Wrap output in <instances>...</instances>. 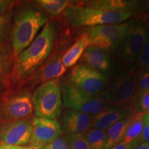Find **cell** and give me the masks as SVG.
I'll return each instance as SVG.
<instances>
[{
    "mask_svg": "<svg viewBox=\"0 0 149 149\" xmlns=\"http://www.w3.org/2000/svg\"><path fill=\"white\" fill-rule=\"evenodd\" d=\"M19 147L20 146H11V145L1 144L0 149H19Z\"/></svg>",
    "mask_w": 149,
    "mask_h": 149,
    "instance_id": "obj_33",
    "label": "cell"
},
{
    "mask_svg": "<svg viewBox=\"0 0 149 149\" xmlns=\"http://www.w3.org/2000/svg\"><path fill=\"white\" fill-rule=\"evenodd\" d=\"M33 112L32 94L26 88L4 93L0 97V122L29 120Z\"/></svg>",
    "mask_w": 149,
    "mask_h": 149,
    "instance_id": "obj_6",
    "label": "cell"
},
{
    "mask_svg": "<svg viewBox=\"0 0 149 149\" xmlns=\"http://www.w3.org/2000/svg\"><path fill=\"white\" fill-rule=\"evenodd\" d=\"M36 2L46 13L53 17L59 15L71 3L67 0H39Z\"/></svg>",
    "mask_w": 149,
    "mask_h": 149,
    "instance_id": "obj_20",
    "label": "cell"
},
{
    "mask_svg": "<svg viewBox=\"0 0 149 149\" xmlns=\"http://www.w3.org/2000/svg\"><path fill=\"white\" fill-rule=\"evenodd\" d=\"M134 115L135 113L132 110L113 107L93 115L92 128L107 130L118 121Z\"/></svg>",
    "mask_w": 149,
    "mask_h": 149,
    "instance_id": "obj_15",
    "label": "cell"
},
{
    "mask_svg": "<svg viewBox=\"0 0 149 149\" xmlns=\"http://www.w3.org/2000/svg\"><path fill=\"white\" fill-rule=\"evenodd\" d=\"M130 24L127 22L97 26L88 29V46L101 48L109 52L122 43L127 34Z\"/></svg>",
    "mask_w": 149,
    "mask_h": 149,
    "instance_id": "obj_8",
    "label": "cell"
},
{
    "mask_svg": "<svg viewBox=\"0 0 149 149\" xmlns=\"http://www.w3.org/2000/svg\"><path fill=\"white\" fill-rule=\"evenodd\" d=\"M12 3L13 2L11 1L0 0V15L6 13L7 11L9 10V8Z\"/></svg>",
    "mask_w": 149,
    "mask_h": 149,
    "instance_id": "obj_30",
    "label": "cell"
},
{
    "mask_svg": "<svg viewBox=\"0 0 149 149\" xmlns=\"http://www.w3.org/2000/svg\"><path fill=\"white\" fill-rule=\"evenodd\" d=\"M133 111L135 114L149 113V92L140 93L136 95L133 107Z\"/></svg>",
    "mask_w": 149,
    "mask_h": 149,
    "instance_id": "obj_24",
    "label": "cell"
},
{
    "mask_svg": "<svg viewBox=\"0 0 149 149\" xmlns=\"http://www.w3.org/2000/svg\"><path fill=\"white\" fill-rule=\"evenodd\" d=\"M148 37L147 26L143 24H130L125 38L123 41L122 55L127 63L135 61L144 47Z\"/></svg>",
    "mask_w": 149,
    "mask_h": 149,
    "instance_id": "obj_12",
    "label": "cell"
},
{
    "mask_svg": "<svg viewBox=\"0 0 149 149\" xmlns=\"http://www.w3.org/2000/svg\"><path fill=\"white\" fill-rule=\"evenodd\" d=\"M69 149H91L84 133H70L66 135Z\"/></svg>",
    "mask_w": 149,
    "mask_h": 149,
    "instance_id": "obj_23",
    "label": "cell"
},
{
    "mask_svg": "<svg viewBox=\"0 0 149 149\" xmlns=\"http://www.w3.org/2000/svg\"><path fill=\"white\" fill-rule=\"evenodd\" d=\"M145 122L144 114L139 113L135 114L133 120L126 129L123 136L121 142L126 144H131L133 149L139 146L138 139L140 137ZM120 142V143H121Z\"/></svg>",
    "mask_w": 149,
    "mask_h": 149,
    "instance_id": "obj_19",
    "label": "cell"
},
{
    "mask_svg": "<svg viewBox=\"0 0 149 149\" xmlns=\"http://www.w3.org/2000/svg\"><path fill=\"white\" fill-rule=\"evenodd\" d=\"M135 149H149V144L147 143L143 142Z\"/></svg>",
    "mask_w": 149,
    "mask_h": 149,
    "instance_id": "obj_34",
    "label": "cell"
},
{
    "mask_svg": "<svg viewBox=\"0 0 149 149\" xmlns=\"http://www.w3.org/2000/svg\"><path fill=\"white\" fill-rule=\"evenodd\" d=\"M147 30H148V34L149 36V24H148V27H147Z\"/></svg>",
    "mask_w": 149,
    "mask_h": 149,
    "instance_id": "obj_37",
    "label": "cell"
},
{
    "mask_svg": "<svg viewBox=\"0 0 149 149\" xmlns=\"http://www.w3.org/2000/svg\"><path fill=\"white\" fill-rule=\"evenodd\" d=\"M144 118H145V122H144V127H143L141 135L138 139V143L139 145L143 142L147 143V144H149V122L146 119V116H145V113H144Z\"/></svg>",
    "mask_w": 149,
    "mask_h": 149,
    "instance_id": "obj_29",
    "label": "cell"
},
{
    "mask_svg": "<svg viewBox=\"0 0 149 149\" xmlns=\"http://www.w3.org/2000/svg\"><path fill=\"white\" fill-rule=\"evenodd\" d=\"M91 149H104L107 141V130L91 128L84 133Z\"/></svg>",
    "mask_w": 149,
    "mask_h": 149,
    "instance_id": "obj_21",
    "label": "cell"
},
{
    "mask_svg": "<svg viewBox=\"0 0 149 149\" xmlns=\"http://www.w3.org/2000/svg\"><path fill=\"white\" fill-rule=\"evenodd\" d=\"M61 95L62 106L64 108L88 115H97L113 107L100 94L94 95L84 92L68 81L61 86Z\"/></svg>",
    "mask_w": 149,
    "mask_h": 149,
    "instance_id": "obj_5",
    "label": "cell"
},
{
    "mask_svg": "<svg viewBox=\"0 0 149 149\" xmlns=\"http://www.w3.org/2000/svg\"><path fill=\"white\" fill-rule=\"evenodd\" d=\"M57 120L35 117L32 120V133L28 145L45 147L61 135Z\"/></svg>",
    "mask_w": 149,
    "mask_h": 149,
    "instance_id": "obj_11",
    "label": "cell"
},
{
    "mask_svg": "<svg viewBox=\"0 0 149 149\" xmlns=\"http://www.w3.org/2000/svg\"><path fill=\"white\" fill-rule=\"evenodd\" d=\"M48 17L35 8H25L16 13L11 30L13 56L16 58L32 43Z\"/></svg>",
    "mask_w": 149,
    "mask_h": 149,
    "instance_id": "obj_3",
    "label": "cell"
},
{
    "mask_svg": "<svg viewBox=\"0 0 149 149\" xmlns=\"http://www.w3.org/2000/svg\"><path fill=\"white\" fill-rule=\"evenodd\" d=\"M55 40L54 27L47 23L34 41L15 58L11 69L10 79L16 84L26 82L49 57Z\"/></svg>",
    "mask_w": 149,
    "mask_h": 149,
    "instance_id": "obj_1",
    "label": "cell"
},
{
    "mask_svg": "<svg viewBox=\"0 0 149 149\" xmlns=\"http://www.w3.org/2000/svg\"><path fill=\"white\" fill-rule=\"evenodd\" d=\"M135 115L126 117L118 121L107 130V141L104 149H110L115 145L120 144Z\"/></svg>",
    "mask_w": 149,
    "mask_h": 149,
    "instance_id": "obj_18",
    "label": "cell"
},
{
    "mask_svg": "<svg viewBox=\"0 0 149 149\" xmlns=\"http://www.w3.org/2000/svg\"><path fill=\"white\" fill-rule=\"evenodd\" d=\"M88 46V35L86 33H82L77 37L74 44L62 55L61 61L64 66L66 68L75 66Z\"/></svg>",
    "mask_w": 149,
    "mask_h": 149,
    "instance_id": "obj_17",
    "label": "cell"
},
{
    "mask_svg": "<svg viewBox=\"0 0 149 149\" xmlns=\"http://www.w3.org/2000/svg\"><path fill=\"white\" fill-rule=\"evenodd\" d=\"M110 149H133V148L131 144H126V143L121 142Z\"/></svg>",
    "mask_w": 149,
    "mask_h": 149,
    "instance_id": "obj_31",
    "label": "cell"
},
{
    "mask_svg": "<svg viewBox=\"0 0 149 149\" xmlns=\"http://www.w3.org/2000/svg\"><path fill=\"white\" fill-rule=\"evenodd\" d=\"M10 57L4 48H0V88L6 85L10 78Z\"/></svg>",
    "mask_w": 149,
    "mask_h": 149,
    "instance_id": "obj_22",
    "label": "cell"
},
{
    "mask_svg": "<svg viewBox=\"0 0 149 149\" xmlns=\"http://www.w3.org/2000/svg\"><path fill=\"white\" fill-rule=\"evenodd\" d=\"M19 149H45V147L41 146H20Z\"/></svg>",
    "mask_w": 149,
    "mask_h": 149,
    "instance_id": "obj_32",
    "label": "cell"
},
{
    "mask_svg": "<svg viewBox=\"0 0 149 149\" xmlns=\"http://www.w3.org/2000/svg\"><path fill=\"white\" fill-rule=\"evenodd\" d=\"M142 2H143V4H144L145 8L149 9V1H142Z\"/></svg>",
    "mask_w": 149,
    "mask_h": 149,
    "instance_id": "obj_35",
    "label": "cell"
},
{
    "mask_svg": "<svg viewBox=\"0 0 149 149\" xmlns=\"http://www.w3.org/2000/svg\"><path fill=\"white\" fill-rule=\"evenodd\" d=\"M81 64L102 72L108 71L111 67L109 52L101 48L88 46L84 52L81 59Z\"/></svg>",
    "mask_w": 149,
    "mask_h": 149,
    "instance_id": "obj_16",
    "label": "cell"
},
{
    "mask_svg": "<svg viewBox=\"0 0 149 149\" xmlns=\"http://www.w3.org/2000/svg\"><path fill=\"white\" fill-rule=\"evenodd\" d=\"M35 117L55 120L61 113L62 95L59 79L39 85L32 95Z\"/></svg>",
    "mask_w": 149,
    "mask_h": 149,
    "instance_id": "obj_4",
    "label": "cell"
},
{
    "mask_svg": "<svg viewBox=\"0 0 149 149\" xmlns=\"http://www.w3.org/2000/svg\"><path fill=\"white\" fill-rule=\"evenodd\" d=\"M149 91V70L137 71V95Z\"/></svg>",
    "mask_w": 149,
    "mask_h": 149,
    "instance_id": "obj_27",
    "label": "cell"
},
{
    "mask_svg": "<svg viewBox=\"0 0 149 149\" xmlns=\"http://www.w3.org/2000/svg\"><path fill=\"white\" fill-rule=\"evenodd\" d=\"M148 92H149V91H148Z\"/></svg>",
    "mask_w": 149,
    "mask_h": 149,
    "instance_id": "obj_39",
    "label": "cell"
},
{
    "mask_svg": "<svg viewBox=\"0 0 149 149\" xmlns=\"http://www.w3.org/2000/svg\"><path fill=\"white\" fill-rule=\"evenodd\" d=\"M145 116H146V119L148 120V122H149V113H145Z\"/></svg>",
    "mask_w": 149,
    "mask_h": 149,
    "instance_id": "obj_36",
    "label": "cell"
},
{
    "mask_svg": "<svg viewBox=\"0 0 149 149\" xmlns=\"http://www.w3.org/2000/svg\"><path fill=\"white\" fill-rule=\"evenodd\" d=\"M32 133L30 120L0 122V143L11 146L29 144Z\"/></svg>",
    "mask_w": 149,
    "mask_h": 149,
    "instance_id": "obj_10",
    "label": "cell"
},
{
    "mask_svg": "<svg viewBox=\"0 0 149 149\" xmlns=\"http://www.w3.org/2000/svg\"><path fill=\"white\" fill-rule=\"evenodd\" d=\"M45 149H69L66 136H59L45 146Z\"/></svg>",
    "mask_w": 149,
    "mask_h": 149,
    "instance_id": "obj_28",
    "label": "cell"
},
{
    "mask_svg": "<svg viewBox=\"0 0 149 149\" xmlns=\"http://www.w3.org/2000/svg\"><path fill=\"white\" fill-rule=\"evenodd\" d=\"M1 143H0V146H1Z\"/></svg>",
    "mask_w": 149,
    "mask_h": 149,
    "instance_id": "obj_38",
    "label": "cell"
},
{
    "mask_svg": "<svg viewBox=\"0 0 149 149\" xmlns=\"http://www.w3.org/2000/svg\"><path fill=\"white\" fill-rule=\"evenodd\" d=\"M93 115L66 109L61 117V130L65 134L85 133L92 128Z\"/></svg>",
    "mask_w": 149,
    "mask_h": 149,
    "instance_id": "obj_14",
    "label": "cell"
},
{
    "mask_svg": "<svg viewBox=\"0 0 149 149\" xmlns=\"http://www.w3.org/2000/svg\"><path fill=\"white\" fill-rule=\"evenodd\" d=\"M139 71L149 70V36L148 34L146 42L144 47L136 59Z\"/></svg>",
    "mask_w": 149,
    "mask_h": 149,
    "instance_id": "obj_25",
    "label": "cell"
},
{
    "mask_svg": "<svg viewBox=\"0 0 149 149\" xmlns=\"http://www.w3.org/2000/svg\"><path fill=\"white\" fill-rule=\"evenodd\" d=\"M107 80L102 72L79 64L70 70L68 82L84 92L97 95L106 86Z\"/></svg>",
    "mask_w": 149,
    "mask_h": 149,
    "instance_id": "obj_9",
    "label": "cell"
},
{
    "mask_svg": "<svg viewBox=\"0 0 149 149\" xmlns=\"http://www.w3.org/2000/svg\"><path fill=\"white\" fill-rule=\"evenodd\" d=\"M61 57L62 55L55 54L48 57L26 82L30 81L32 85H40L51 80L59 79L67 69L62 64Z\"/></svg>",
    "mask_w": 149,
    "mask_h": 149,
    "instance_id": "obj_13",
    "label": "cell"
},
{
    "mask_svg": "<svg viewBox=\"0 0 149 149\" xmlns=\"http://www.w3.org/2000/svg\"><path fill=\"white\" fill-rule=\"evenodd\" d=\"M137 87V71L133 69L117 79L113 85L100 95L112 107L130 109L133 111Z\"/></svg>",
    "mask_w": 149,
    "mask_h": 149,
    "instance_id": "obj_7",
    "label": "cell"
},
{
    "mask_svg": "<svg viewBox=\"0 0 149 149\" xmlns=\"http://www.w3.org/2000/svg\"><path fill=\"white\" fill-rule=\"evenodd\" d=\"M10 10L7 11L4 14L0 15V44H1L8 34L11 24Z\"/></svg>",
    "mask_w": 149,
    "mask_h": 149,
    "instance_id": "obj_26",
    "label": "cell"
},
{
    "mask_svg": "<svg viewBox=\"0 0 149 149\" xmlns=\"http://www.w3.org/2000/svg\"><path fill=\"white\" fill-rule=\"evenodd\" d=\"M65 15L73 26L94 27L123 23L133 15V13L111 10L99 6L95 1L70 3Z\"/></svg>",
    "mask_w": 149,
    "mask_h": 149,
    "instance_id": "obj_2",
    "label": "cell"
}]
</instances>
